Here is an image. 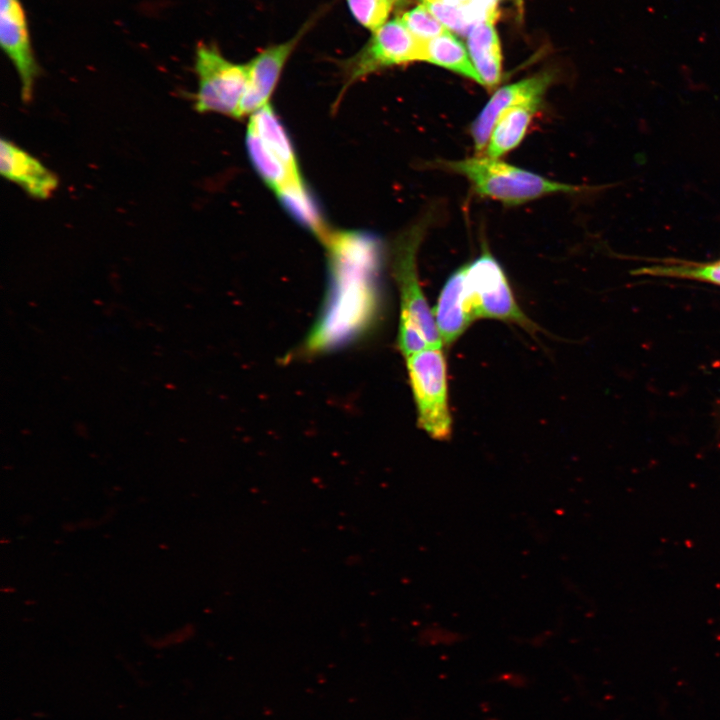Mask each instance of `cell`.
<instances>
[{
	"mask_svg": "<svg viewBox=\"0 0 720 720\" xmlns=\"http://www.w3.org/2000/svg\"><path fill=\"white\" fill-rule=\"evenodd\" d=\"M323 241L328 248L334 297L311 338V345L319 348L348 337L366 323L380 260L379 242L370 234L329 232Z\"/></svg>",
	"mask_w": 720,
	"mask_h": 720,
	"instance_id": "1",
	"label": "cell"
},
{
	"mask_svg": "<svg viewBox=\"0 0 720 720\" xmlns=\"http://www.w3.org/2000/svg\"><path fill=\"white\" fill-rule=\"evenodd\" d=\"M444 166L466 177L479 195L507 205H519L545 195L578 190L576 186L550 180L487 155L447 161Z\"/></svg>",
	"mask_w": 720,
	"mask_h": 720,
	"instance_id": "2",
	"label": "cell"
},
{
	"mask_svg": "<svg viewBox=\"0 0 720 720\" xmlns=\"http://www.w3.org/2000/svg\"><path fill=\"white\" fill-rule=\"evenodd\" d=\"M462 295L473 319H495L515 323L531 332L534 324L518 305L499 262L486 249L460 267Z\"/></svg>",
	"mask_w": 720,
	"mask_h": 720,
	"instance_id": "3",
	"label": "cell"
},
{
	"mask_svg": "<svg viewBox=\"0 0 720 720\" xmlns=\"http://www.w3.org/2000/svg\"><path fill=\"white\" fill-rule=\"evenodd\" d=\"M417 423L432 439L446 441L452 433L447 362L442 346L427 347L406 357Z\"/></svg>",
	"mask_w": 720,
	"mask_h": 720,
	"instance_id": "4",
	"label": "cell"
},
{
	"mask_svg": "<svg viewBox=\"0 0 720 720\" xmlns=\"http://www.w3.org/2000/svg\"><path fill=\"white\" fill-rule=\"evenodd\" d=\"M194 71L198 80L193 106L200 113H219L239 118L240 104L247 82L246 64L226 59L215 44L199 43Z\"/></svg>",
	"mask_w": 720,
	"mask_h": 720,
	"instance_id": "5",
	"label": "cell"
},
{
	"mask_svg": "<svg viewBox=\"0 0 720 720\" xmlns=\"http://www.w3.org/2000/svg\"><path fill=\"white\" fill-rule=\"evenodd\" d=\"M421 222L402 234L393 251V272L400 293L399 330L416 329L431 347L443 346L433 314L422 291L416 255L425 232Z\"/></svg>",
	"mask_w": 720,
	"mask_h": 720,
	"instance_id": "6",
	"label": "cell"
},
{
	"mask_svg": "<svg viewBox=\"0 0 720 720\" xmlns=\"http://www.w3.org/2000/svg\"><path fill=\"white\" fill-rule=\"evenodd\" d=\"M424 56L425 42L414 37L400 18L389 20L374 31L367 44L348 61V82L387 67L424 61Z\"/></svg>",
	"mask_w": 720,
	"mask_h": 720,
	"instance_id": "7",
	"label": "cell"
},
{
	"mask_svg": "<svg viewBox=\"0 0 720 720\" xmlns=\"http://www.w3.org/2000/svg\"><path fill=\"white\" fill-rule=\"evenodd\" d=\"M0 44L18 73L23 102H30L40 75L28 21L20 0H0Z\"/></svg>",
	"mask_w": 720,
	"mask_h": 720,
	"instance_id": "8",
	"label": "cell"
},
{
	"mask_svg": "<svg viewBox=\"0 0 720 720\" xmlns=\"http://www.w3.org/2000/svg\"><path fill=\"white\" fill-rule=\"evenodd\" d=\"M552 81L551 72H541L496 90L471 125L475 150L480 153L485 149L503 112L523 104L540 106Z\"/></svg>",
	"mask_w": 720,
	"mask_h": 720,
	"instance_id": "9",
	"label": "cell"
},
{
	"mask_svg": "<svg viewBox=\"0 0 720 720\" xmlns=\"http://www.w3.org/2000/svg\"><path fill=\"white\" fill-rule=\"evenodd\" d=\"M301 35L302 32L286 42L263 50L246 64L247 82L240 104L239 118L247 115L251 116L269 104V99L277 85L283 67Z\"/></svg>",
	"mask_w": 720,
	"mask_h": 720,
	"instance_id": "10",
	"label": "cell"
},
{
	"mask_svg": "<svg viewBox=\"0 0 720 720\" xmlns=\"http://www.w3.org/2000/svg\"><path fill=\"white\" fill-rule=\"evenodd\" d=\"M0 171L36 199L49 198L58 187L57 176L40 160L5 139L0 142Z\"/></svg>",
	"mask_w": 720,
	"mask_h": 720,
	"instance_id": "11",
	"label": "cell"
},
{
	"mask_svg": "<svg viewBox=\"0 0 720 720\" xmlns=\"http://www.w3.org/2000/svg\"><path fill=\"white\" fill-rule=\"evenodd\" d=\"M467 49L482 85L495 87L502 76V53L494 22L476 24L467 34Z\"/></svg>",
	"mask_w": 720,
	"mask_h": 720,
	"instance_id": "12",
	"label": "cell"
},
{
	"mask_svg": "<svg viewBox=\"0 0 720 720\" xmlns=\"http://www.w3.org/2000/svg\"><path fill=\"white\" fill-rule=\"evenodd\" d=\"M248 130L254 133L292 174L302 177L290 138L270 103L250 116Z\"/></svg>",
	"mask_w": 720,
	"mask_h": 720,
	"instance_id": "13",
	"label": "cell"
},
{
	"mask_svg": "<svg viewBox=\"0 0 720 720\" xmlns=\"http://www.w3.org/2000/svg\"><path fill=\"white\" fill-rule=\"evenodd\" d=\"M539 107L523 104L503 112L491 132L487 144V156L499 158L517 147Z\"/></svg>",
	"mask_w": 720,
	"mask_h": 720,
	"instance_id": "14",
	"label": "cell"
},
{
	"mask_svg": "<svg viewBox=\"0 0 720 720\" xmlns=\"http://www.w3.org/2000/svg\"><path fill=\"white\" fill-rule=\"evenodd\" d=\"M246 146L257 173L276 194L291 186L305 185L302 177L292 174L283 162L249 130H247Z\"/></svg>",
	"mask_w": 720,
	"mask_h": 720,
	"instance_id": "15",
	"label": "cell"
},
{
	"mask_svg": "<svg viewBox=\"0 0 720 720\" xmlns=\"http://www.w3.org/2000/svg\"><path fill=\"white\" fill-rule=\"evenodd\" d=\"M424 61L448 69L482 85L470 59L468 49L451 32L425 42Z\"/></svg>",
	"mask_w": 720,
	"mask_h": 720,
	"instance_id": "16",
	"label": "cell"
},
{
	"mask_svg": "<svg viewBox=\"0 0 720 720\" xmlns=\"http://www.w3.org/2000/svg\"><path fill=\"white\" fill-rule=\"evenodd\" d=\"M632 274L690 279L720 285V263L716 261L710 263L670 261L635 269Z\"/></svg>",
	"mask_w": 720,
	"mask_h": 720,
	"instance_id": "17",
	"label": "cell"
},
{
	"mask_svg": "<svg viewBox=\"0 0 720 720\" xmlns=\"http://www.w3.org/2000/svg\"><path fill=\"white\" fill-rule=\"evenodd\" d=\"M429 11L452 33L468 34L477 24L472 12L465 3H447L440 1L423 2Z\"/></svg>",
	"mask_w": 720,
	"mask_h": 720,
	"instance_id": "18",
	"label": "cell"
},
{
	"mask_svg": "<svg viewBox=\"0 0 720 720\" xmlns=\"http://www.w3.org/2000/svg\"><path fill=\"white\" fill-rule=\"evenodd\" d=\"M400 20L414 37L423 42L450 32L424 4L406 11Z\"/></svg>",
	"mask_w": 720,
	"mask_h": 720,
	"instance_id": "19",
	"label": "cell"
},
{
	"mask_svg": "<svg viewBox=\"0 0 720 720\" xmlns=\"http://www.w3.org/2000/svg\"><path fill=\"white\" fill-rule=\"evenodd\" d=\"M396 3L394 0H347L353 17L372 32L388 21Z\"/></svg>",
	"mask_w": 720,
	"mask_h": 720,
	"instance_id": "20",
	"label": "cell"
},
{
	"mask_svg": "<svg viewBox=\"0 0 720 720\" xmlns=\"http://www.w3.org/2000/svg\"><path fill=\"white\" fill-rule=\"evenodd\" d=\"M423 2H429V1H440V2H447V3H465L468 0H421Z\"/></svg>",
	"mask_w": 720,
	"mask_h": 720,
	"instance_id": "21",
	"label": "cell"
},
{
	"mask_svg": "<svg viewBox=\"0 0 720 720\" xmlns=\"http://www.w3.org/2000/svg\"><path fill=\"white\" fill-rule=\"evenodd\" d=\"M716 262L720 263V259H719V260H717Z\"/></svg>",
	"mask_w": 720,
	"mask_h": 720,
	"instance_id": "22",
	"label": "cell"
},
{
	"mask_svg": "<svg viewBox=\"0 0 720 720\" xmlns=\"http://www.w3.org/2000/svg\"><path fill=\"white\" fill-rule=\"evenodd\" d=\"M395 2H398L399 0H394Z\"/></svg>",
	"mask_w": 720,
	"mask_h": 720,
	"instance_id": "23",
	"label": "cell"
}]
</instances>
